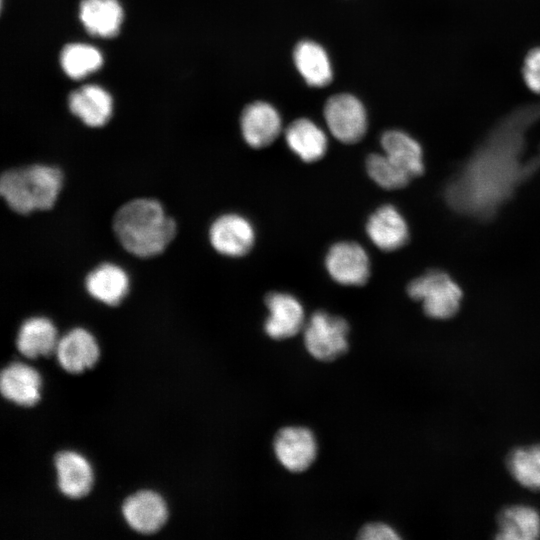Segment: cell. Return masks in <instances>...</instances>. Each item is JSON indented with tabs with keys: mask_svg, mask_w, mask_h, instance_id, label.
Masks as SVG:
<instances>
[{
	"mask_svg": "<svg viewBox=\"0 0 540 540\" xmlns=\"http://www.w3.org/2000/svg\"><path fill=\"white\" fill-rule=\"evenodd\" d=\"M540 121V102L514 109L486 135L448 181L447 204L457 213L489 219L540 167V147L526 158V134Z\"/></svg>",
	"mask_w": 540,
	"mask_h": 540,
	"instance_id": "cell-1",
	"label": "cell"
},
{
	"mask_svg": "<svg viewBox=\"0 0 540 540\" xmlns=\"http://www.w3.org/2000/svg\"><path fill=\"white\" fill-rule=\"evenodd\" d=\"M113 231L127 252L148 258L165 250L175 237L176 223L159 201L137 198L116 212Z\"/></svg>",
	"mask_w": 540,
	"mask_h": 540,
	"instance_id": "cell-2",
	"label": "cell"
},
{
	"mask_svg": "<svg viewBox=\"0 0 540 540\" xmlns=\"http://www.w3.org/2000/svg\"><path fill=\"white\" fill-rule=\"evenodd\" d=\"M63 185L62 172L48 165H30L5 171L0 192L15 212L28 214L54 206Z\"/></svg>",
	"mask_w": 540,
	"mask_h": 540,
	"instance_id": "cell-3",
	"label": "cell"
},
{
	"mask_svg": "<svg viewBox=\"0 0 540 540\" xmlns=\"http://www.w3.org/2000/svg\"><path fill=\"white\" fill-rule=\"evenodd\" d=\"M407 293L420 301L425 314L434 319L454 316L462 299L458 284L440 270H430L413 279L407 286Z\"/></svg>",
	"mask_w": 540,
	"mask_h": 540,
	"instance_id": "cell-4",
	"label": "cell"
},
{
	"mask_svg": "<svg viewBox=\"0 0 540 540\" xmlns=\"http://www.w3.org/2000/svg\"><path fill=\"white\" fill-rule=\"evenodd\" d=\"M349 325L340 317L316 311L304 325L307 351L321 361H332L348 349Z\"/></svg>",
	"mask_w": 540,
	"mask_h": 540,
	"instance_id": "cell-5",
	"label": "cell"
},
{
	"mask_svg": "<svg viewBox=\"0 0 540 540\" xmlns=\"http://www.w3.org/2000/svg\"><path fill=\"white\" fill-rule=\"evenodd\" d=\"M324 118L331 134L343 143H356L366 133L365 108L353 95L343 93L330 97L324 106Z\"/></svg>",
	"mask_w": 540,
	"mask_h": 540,
	"instance_id": "cell-6",
	"label": "cell"
},
{
	"mask_svg": "<svg viewBox=\"0 0 540 540\" xmlns=\"http://www.w3.org/2000/svg\"><path fill=\"white\" fill-rule=\"evenodd\" d=\"M331 278L347 286L364 285L370 276V261L365 249L356 242L342 241L332 245L325 257Z\"/></svg>",
	"mask_w": 540,
	"mask_h": 540,
	"instance_id": "cell-7",
	"label": "cell"
},
{
	"mask_svg": "<svg viewBox=\"0 0 540 540\" xmlns=\"http://www.w3.org/2000/svg\"><path fill=\"white\" fill-rule=\"evenodd\" d=\"M209 241L218 253L228 257H241L253 247L255 230L251 222L242 215L227 213L211 224Z\"/></svg>",
	"mask_w": 540,
	"mask_h": 540,
	"instance_id": "cell-8",
	"label": "cell"
},
{
	"mask_svg": "<svg viewBox=\"0 0 540 540\" xmlns=\"http://www.w3.org/2000/svg\"><path fill=\"white\" fill-rule=\"evenodd\" d=\"M278 461L291 472L306 470L315 460L317 443L306 427L289 426L280 429L273 442Z\"/></svg>",
	"mask_w": 540,
	"mask_h": 540,
	"instance_id": "cell-9",
	"label": "cell"
},
{
	"mask_svg": "<svg viewBox=\"0 0 540 540\" xmlns=\"http://www.w3.org/2000/svg\"><path fill=\"white\" fill-rule=\"evenodd\" d=\"M269 315L265 320L266 334L276 340L296 335L304 326V310L291 294L270 292L265 297Z\"/></svg>",
	"mask_w": 540,
	"mask_h": 540,
	"instance_id": "cell-10",
	"label": "cell"
},
{
	"mask_svg": "<svg viewBox=\"0 0 540 540\" xmlns=\"http://www.w3.org/2000/svg\"><path fill=\"white\" fill-rule=\"evenodd\" d=\"M122 513L128 525L142 534L157 532L168 517L165 501L153 491H139L128 497L123 503Z\"/></svg>",
	"mask_w": 540,
	"mask_h": 540,
	"instance_id": "cell-11",
	"label": "cell"
},
{
	"mask_svg": "<svg viewBox=\"0 0 540 540\" xmlns=\"http://www.w3.org/2000/svg\"><path fill=\"white\" fill-rule=\"evenodd\" d=\"M245 142L252 148L270 145L281 132V117L270 104L257 101L247 105L240 119Z\"/></svg>",
	"mask_w": 540,
	"mask_h": 540,
	"instance_id": "cell-12",
	"label": "cell"
},
{
	"mask_svg": "<svg viewBox=\"0 0 540 540\" xmlns=\"http://www.w3.org/2000/svg\"><path fill=\"white\" fill-rule=\"evenodd\" d=\"M56 356L69 373H81L93 367L99 358V346L94 336L83 328H74L59 339Z\"/></svg>",
	"mask_w": 540,
	"mask_h": 540,
	"instance_id": "cell-13",
	"label": "cell"
},
{
	"mask_svg": "<svg viewBox=\"0 0 540 540\" xmlns=\"http://www.w3.org/2000/svg\"><path fill=\"white\" fill-rule=\"evenodd\" d=\"M366 232L375 246L383 251H394L409 238L408 225L401 213L390 204L379 207L369 217Z\"/></svg>",
	"mask_w": 540,
	"mask_h": 540,
	"instance_id": "cell-14",
	"label": "cell"
},
{
	"mask_svg": "<svg viewBox=\"0 0 540 540\" xmlns=\"http://www.w3.org/2000/svg\"><path fill=\"white\" fill-rule=\"evenodd\" d=\"M40 387L39 373L26 364L12 363L1 372L0 389L3 397L20 406L35 405L40 399Z\"/></svg>",
	"mask_w": 540,
	"mask_h": 540,
	"instance_id": "cell-15",
	"label": "cell"
},
{
	"mask_svg": "<svg viewBox=\"0 0 540 540\" xmlns=\"http://www.w3.org/2000/svg\"><path fill=\"white\" fill-rule=\"evenodd\" d=\"M129 286L127 272L109 262L95 267L85 279L89 295L109 306L118 305L128 294Z\"/></svg>",
	"mask_w": 540,
	"mask_h": 540,
	"instance_id": "cell-16",
	"label": "cell"
},
{
	"mask_svg": "<svg viewBox=\"0 0 540 540\" xmlns=\"http://www.w3.org/2000/svg\"><path fill=\"white\" fill-rule=\"evenodd\" d=\"M54 464L58 488L62 494L78 499L90 492L93 472L83 456L72 451H63L55 456Z\"/></svg>",
	"mask_w": 540,
	"mask_h": 540,
	"instance_id": "cell-17",
	"label": "cell"
},
{
	"mask_svg": "<svg viewBox=\"0 0 540 540\" xmlns=\"http://www.w3.org/2000/svg\"><path fill=\"white\" fill-rule=\"evenodd\" d=\"M68 105L75 116L91 127L106 124L113 110L110 94L97 85H85L73 91L69 96Z\"/></svg>",
	"mask_w": 540,
	"mask_h": 540,
	"instance_id": "cell-18",
	"label": "cell"
},
{
	"mask_svg": "<svg viewBox=\"0 0 540 540\" xmlns=\"http://www.w3.org/2000/svg\"><path fill=\"white\" fill-rule=\"evenodd\" d=\"M57 330L46 317H31L21 325L16 345L19 352L27 358L51 355L58 344Z\"/></svg>",
	"mask_w": 540,
	"mask_h": 540,
	"instance_id": "cell-19",
	"label": "cell"
},
{
	"mask_svg": "<svg viewBox=\"0 0 540 540\" xmlns=\"http://www.w3.org/2000/svg\"><path fill=\"white\" fill-rule=\"evenodd\" d=\"M79 17L89 33L113 37L120 30L123 10L117 0H82Z\"/></svg>",
	"mask_w": 540,
	"mask_h": 540,
	"instance_id": "cell-20",
	"label": "cell"
},
{
	"mask_svg": "<svg viewBox=\"0 0 540 540\" xmlns=\"http://www.w3.org/2000/svg\"><path fill=\"white\" fill-rule=\"evenodd\" d=\"M288 147L304 162L320 160L327 151L325 133L311 120L299 118L285 131Z\"/></svg>",
	"mask_w": 540,
	"mask_h": 540,
	"instance_id": "cell-21",
	"label": "cell"
},
{
	"mask_svg": "<svg viewBox=\"0 0 540 540\" xmlns=\"http://www.w3.org/2000/svg\"><path fill=\"white\" fill-rule=\"evenodd\" d=\"M380 142L384 154L412 178L423 173L422 148L410 135L400 130H389L382 134Z\"/></svg>",
	"mask_w": 540,
	"mask_h": 540,
	"instance_id": "cell-22",
	"label": "cell"
},
{
	"mask_svg": "<svg viewBox=\"0 0 540 540\" xmlns=\"http://www.w3.org/2000/svg\"><path fill=\"white\" fill-rule=\"evenodd\" d=\"M499 530L496 539L535 540L540 537V515L532 507L513 505L503 509L498 516Z\"/></svg>",
	"mask_w": 540,
	"mask_h": 540,
	"instance_id": "cell-23",
	"label": "cell"
},
{
	"mask_svg": "<svg viewBox=\"0 0 540 540\" xmlns=\"http://www.w3.org/2000/svg\"><path fill=\"white\" fill-rule=\"evenodd\" d=\"M297 70L306 83L323 87L332 80V69L326 51L313 41L299 42L293 53Z\"/></svg>",
	"mask_w": 540,
	"mask_h": 540,
	"instance_id": "cell-24",
	"label": "cell"
},
{
	"mask_svg": "<svg viewBox=\"0 0 540 540\" xmlns=\"http://www.w3.org/2000/svg\"><path fill=\"white\" fill-rule=\"evenodd\" d=\"M60 63L69 77L80 79L99 69L103 63V56L91 45L72 43L61 51Z\"/></svg>",
	"mask_w": 540,
	"mask_h": 540,
	"instance_id": "cell-25",
	"label": "cell"
},
{
	"mask_svg": "<svg viewBox=\"0 0 540 540\" xmlns=\"http://www.w3.org/2000/svg\"><path fill=\"white\" fill-rule=\"evenodd\" d=\"M508 469L519 484L540 491V444L512 451L508 458Z\"/></svg>",
	"mask_w": 540,
	"mask_h": 540,
	"instance_id": "cell-26",
	"label": "cell"
},
{
	"mask_svg": "<svg viewBox=\"0 0 540 540\" xmlns=\"http://www.w3.org/2000/svg\"><path fill=\"white\" fill-rule=\"evenodd\" d=\"M366 169L370 178L384 189L403 188L412 179L405 170L385 154H370L366 159Z\"/></svg>",
	"mask_w": 540,
	"mask_h": 540,
	"instance_id": "cell-27",
	"label": "cell"
},
{
	"mask_svg": "<svg viewBox=\"0 0 540 540\" xmlns=\"http://www.w3.org/2000/svg\"><path fill=\"white\" fill-rule=\"evenodd\" d=\"M522 75L526 86L540 94V47L530 50L523 63Z\"/></svg>",
	"mask_w": 540,
	"mask_h": 540,
	"instance_id": "cell-28",
	"label": "cell"
},
{
	"mask_svg": "<svg viewBox=\"0 0 540 540\" xmlns=\"http://www.w3.org/2000/svg\"><path fill=\"white\" fill-rule=\"evenodd\" d=\"M362 540H396L399 535L396 531L384 523H370L361 528L358 535Z\"/></svg>",
	"mask_w": 540,
	"mask_h": 540,
	"instance_id": "cell-29",
	"label": "cell"
}]
</instances>
